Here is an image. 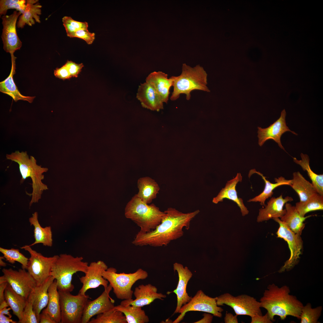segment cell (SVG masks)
<instances>
[{"mask_svg":"<svg viewBox=\"0 0 323 323\" xmlns=\"http://www.w3.org/2000/svg\"><path fill=\"white\" fill-rule=\"evenodd\" d=\"M161 223L154 230L146 233L138 232L132 243L137 246L149 245L160 247L167 245L184 234L183 229L190 228L191 221L199 214L197 210L183 213L175 208H169L164 211Z\"/></svg>","mask_w":323,"mask_h":323,"instance_id":"obj_1","label":"cell"},{"mask_svg":"<svg viewBox=\"0 0 323 323\" xmlns=\"http://www.w3.org/2000/svg\"><path fill=\"white\" fill-rule=\"evenodd\" d=\"M289 286L278 287L273 283L269 284L260 300V307L265 309L270 319L273 322L275 316L284 320L287 316L300 320L303 303L296 297L290 294Z\"/></svg>","mask_w":323,"mask_h":323,"instance_id":"obj_2","label":"cell"},{"mask_svg":"<svg viewBox=\"0 0 323 323\" xmlns=\"http://www.w3.org/2000/svg\"><path fill=\"white\" fill-rule=\"evenodd\" d=\"M6 157L7 159L18 164L22 176L21 184L27 178L30 177L32 180V191L29 194L32 196L29 204L30 207L33 203L38 202L41 198L43 192L48 189L47 185L42 181L44 178L43 173L47 172L48 169L37 164L35 158L31 156L29 157L26 151H16L10 154H7Z\"/></svg>","mask_w":323,"mask_h":323,"instance_id":"obj_3","label":"cell"},{"mask_svg":"<svg viewBox=\"0 0 323 323\" xmlns=\"http://www.w3.org/2000/svg\"><path fill=\"white\" fill-rule=\"evenodd\" d=\"M164 214L154 204L149 205L135 194L127 204L124 215L140 228L139 232H148L154 229L161 223Z\"/></svg>","mask_w":323,"mask_h":323,"instance_id":"obj_4","label":"cell"},{"mask_svg":"<svg viewBox=\"0 0 323 323\" xmlns=\"http://www.w3.org/2000/svg\"><path fill=\"white\" fill-rule=\"evenodd\" d=\"M207 76L206 72L199 65L192 68L183 63L181 74L178 76L171 77L173 89L170 100H176L181 94H185L186 99L189 100L191 93L194 90L209 92L206 86Z\"/></svg>","mask_w":323,"mask_h":323,"instance_id":"obj_5","label":"cell"},{"mask_svg":"<svg viewBox=\"0 0 323 323\" xmlns=\"http://www.w3.org/2000/svg\"><path fill=\"white\" fill-rule=\"evenodd\" d=\"M82 257H74L66 254H61L54 263L50 273L56 280L58 291L72 292L74 289L72 283L73 275L77 272H86L88 263Z\"/></svg>","mask_w":323,"mask_h":323,"instance_id":"obj_6","label":"cell"},{"mask_svg":"<svg viewBox=\"0 0 323 323\" xmlns=\"http://www.w3.org/2000/svg\"><path fill=\"white\" fill-rule=\"evenodd\" d=\"M102 275L109 283L116 297L124 300L132 299V286L138 280L146 279L148 273L141 268L132 273H118L116 269L111 267L104 271Z\"/></svg>","mask_w":323,"mask_h":323,"instance_id":"obj_7","label":"cell"},{"mask_svg":"<svg viewBox=\"0 0 323 323\" xmlns=\"http://www.w3.org/2000/svg\"><path fill=\"white\" fill-rule=\"evenodd\" d=\"M61 309V323H81L85 307L90 298L78 293L58 291Z\"/></svg>","mask_w":323,"mask_h":323,"instance_id":"obj_8","label":"cell"},{"mask_svg":"<svg viewBox=\"0 0 323 323\" xmlns=\"http://www.w3.org/2000/svg\"><path fill=\"white\" fill-rule=\"evenodd\" d=\"M273 219L279 225L276 232L277 237L283 239L287 242L290 251L289 258L278 271L279 273H281L291 270L298 264L302 253L303 243L301 235L292 231L279 218Z\"/></svg>","mask_w":323,"mask_h":323,"instance_id":"obj_9","label":"cell"},{"mask_svg":"<svg viewBox=\"0 0 323 323\" xmlns=\"http://www.w3.org/2000/svg\"><path fill=\"white\" fill-rule=\"evenodd\" d=\"M216 298L218 306L225 304L231 307L237 316L247 315L251 317L256 315H262L259 301L250 295L242 294L234 296L226 293Z\"/></svg>","mask_w":323,"mask_h":323,"instance_id":"obj_10","label":"cell"},{"mask_svg":"<svg viewBox=\"0 0 323 323\" xmlns=\"http://www.w3.org/2000/svg\"><path fill=\"white\" fill-rule=\"evenodd\" d=\"M30 255L27 270L35 281L36 286L43 283L50 276L52 266L58 255L46 257L33 250L29 245L21 247Z\"/></svg>","mask_w":323,"mask_h":323,"instance_id":"obj_11","label":"cell"},{"mask_svg":"<svg viewBox=\"0 0 323 323\" xmlns=\"http://www.w3.org/2000/svg\"><path fill=\"white\" fill-rule=\"evenodd\" d=\"M223 311V309L217 305L216 297H209L202 290H199L189 302L181 307L178 312L180 314L173 323L179 322L183 319L186 313L190 311L203 312L221 318Z\"/></svg>","mask_w":323,"mask_h":323,"instance_id":"obj_12","label":"cell"},{"mask_svg":"<svg viewBox=\"0 0 323 323\" xmlns=\"http://www.w3.org/2000/svg\"><path fill=\"white\" fill-rule=\"evenodd\" d=\"M3 274L0 277V284L7 282L17 293L27 299L36 286V282L26 269L18 270L12 268H4Z\"/></svg>","mask_w":323,"mask_h":323,"instance_id":"obj_13","label":"cell"},{"mask_svg":"<svg viewBox=\"0 0 323 323\" xmlns=\"http://www.w3.org/2000/svg\"><path fill=\"white\" fill-rule=\"evenodd\" d=\"M20 12L14 11L10 15H5L1 17L3 25L1 38L3 48L7 53H10L11 59L15 57V52L19 50L22 42L18 36L16 31V24L18 18L22 14Z\"/></svg>","mask_w":323,"mask_h":323,"instance_id":"obj_14","label":"cell"},{"mask_svg":"<svg viewBox=\"0 0 323 323\" xmlns=\"http://www.w3.org/2000/svg\"><path fill=\"white\" fill-rule=\"evenodd\" d=\"M108 268L107 266L103 261L91 262L89 264L85 275L79 278L82 285L79 293L85 295L89 289L96 288L101 285L104 288H106L109 282L103 278L102 274Z\"/></svg>","mask_w":323,"mask_h":323,"instance_id":"obj_15","label":"cell"},{"mask_svg":"<svg viewBox=\"0 0 323 323\" xmlns=\"http://www.w3.org/2000/svg\"><path fill=\"white\" fill-rule=\"evenodd\" d=\"M112 289V287L109 284L104 288V291L99 297L92 301L89 300L85 307L81 323H89L95 316L106 312L114 308V300L109 296Z\"/></svg>","mask_w":323,"mask_h":323,"instance_id":"obj_16","label":"cell"},{"mask_svg":"<svg viewBox=\"0 0 323 323\" xmlns=\"http://www.w3.org/2000/svg\"><path fill=\"white\" fill-rule=\"evenodd\" d=\"M286 115V112L284 109L281 112L280 118L269 127L265 128L258 127V137L260 146H262L268 140L272 139L278 143L280 148L285 150L281 141L282 135L286 132H290L293 134L298 135L295 132L291 131L287 126L285 120Z\"/></svg>","mask_w":323,"mask_h":323,"instance_id":"obj_17","label":"cell"},{"mask_svg":"<svg viewBox=\"0 0 323 323\" xmlns=\"http://www.w3.org/2000/svg\"><path fill=\"white\" fill-rule=\"evenodd\" d=\"M173 268L174 271H176L178 273V282L176 289L173 292H168L167 293L174 292L176 295L177 304L173 313L174 314L178 313L181 307L189 302L192 298L187 293L186 288L193 274L187 267H184L182 264L178 263L173 264Z\"/></svg>","mask_w":323,"mask_h":323,"instance_id":"obj_18","label":"cell"},{"mask_svg":"<svg viewBox=\"0 0 323 323\" xmlns=\"http://www.w3.org/2000/svg\"><path fill=\"white\" fill-rule=\"evenodd\" d=\"M293 200V198L290 196L283 198L282 194L276 198L272 197L265 208L259 210L257 222H261L271 219L281 218L286 212L285 209H284V205L286 203Z\"/></svg>","mask_w":323,"mask_h":323,"instance_id":"obj_19","label":"cell"},{"mask_svg":"<svg viewBox=\"0 0 323 323\" xmlns=\"http://www.w3.org/2000/svg\"><path fill=\"white\" fill-rule=\"evenodd\" d=\"M157 289L155 286L148 284H141L136 287L133 294L135 298L126 299L129 304L142 307L150 304L156 299L163 300L166 295L157 292Z\"/></svg>","mask_w":323,"mask_h":323,"instance_id":"obj_20","label":"cell"},{"mask_svg":"<svg viewBox=\"0 0 323 323\" xmlns=\"http://www.w3.org/2000/svg\"><path fill=\"white\" fill-rule=\"evenodd\" d=\"M242 176L240 173H237L236 176L228 181L224 188H223L217 196L212 199V202L217 204L222 202L224 199L231 200L235 202L239 207L243 216L247 214L249 211L245 206L242 199L238 198L236 187L237 184L241 182Z\"/></svg>","mask_w":323,"mask_h":323,"instance_id":"obj_21","label":"cell"},{"mask_svg":"<svg viewBox=\"0 0 323 323\" xmlns=\"http://www.w3.org/2000/svg\"><path fill=\"white\" fill-rule=\"evenodd\" d=\"M136 98L145 108L157 111L163 108V102L160 96L152 85L146 82L139 86Z\"/></svg>","mask_w":323,"mask_h":323,"instance_id":"obj_22","label":"cell"},{"mask_svg":"<svg viewBox=\"0 0 323 323\" xmlns=\"http://www.w3.org/2000/svg\"><path fill=\"white\" fill-rule=\"evenodd\" d=\"M146 82L153 87L163 103H167L170 89L173 84L171 77L168 78V75L161 71H154L146 77Z\"/></svg>","mask_w":323,"mask_h":323,"instance_id":"obj_23","label":"cell"},{"mask_svg":"<svg viewBox=\"0 0 323 323\" xmlns=\"http://www.w3.org/2000/svg\"><path fill=\"white\" fill-rule=\"evenodd\" d=\"M54 280V278L51 275L42 284L36 286L30 294L33 300V310L39 323L40 314L48 303V287Z\"/></svg>","mask_w":323,"mask_h":323,"instance_id":"obj_24","label":"cell"},{"mask_svg":"<svg viewBox=\"0 0 323 323\" xmlns=\"http://www.w3.org/2000/svg\"><path fill=\"white\" fill-rule=\"evenodd\" d=\"M257 173L260 176L265 183V187L263 191L259 195L255 197L249 199L248 202H259L262 205L265 206V202L266 200L271 197L273 194V190L279 186L282 185H290L291 179L287 180L284 177L281 176L275 179V183H272L267 180L263 174L257 171L255 169L250 170L249 174L250 177L254 173Z\"/></svg>","mask_w":323,"mask_h":323,"instance_id":"obj_25","label":"cell"},{"mask_svg":"<svg viewBox=\"0 0 323 323\" xmlns=\"http://www.w3.org/2000/svg\"><path fill=\"white\" fill-rule=\"evenodd\" d=\"M286 212L280 219L294 233L301 235L305 227V220L312 215L302 217L296 210L295 206L287 202L285 205Z\"/></svg>","mask_w":323,"mask_h":323,"instance_id":"obj_26","label":"cell"},{"mask_svg":"<svg viewBox=\"0 0 323 323\" xmlns=\"http://www.w3.org/2000/svg\"><path fill=\"white\" fill-rule=\"evenodd\" d=\"M15 60H11V70L9 76L0 82V91L10 96L15 102L21 100L31 103L35 97L26 96L21 94L14 82L13 76L15 73Z\"/></svg>","mask_w":323,"mask_h":323,"instance_id":"obj_27","label":"cell"},{"mask_svg":"<svg viewBox=\"0 0 323 323\" xmlns=\"http://www.w3.org/2000/svg\"><path fill=\"white\" fill-rule=\"evenodd\" d=\"M42 7L38 0H27L25 10L19 17L17 27L22 28L26 25L32 26L36 22L40 23Z\"/></svg>","mask_w":323,"mask_h":323,"instance_id":"obj_28","label":"cell"},{"mask_svg":"<svg viewBox=\"0 0 323 323\" xmlns=\"http://www.w3.org/2000/svg\"><path fill=\"white\" fill-rule=\"evenodd\" d=\"M29 222L31 226L34 228V242L31 245L32 246L36 244L42 243L43 245L51 247L53 244L52 233L50 226L43 228L40 225L38 220V213L35 212L31 217L29 218Z\"/></svg>","mask_w":323,"mask_h":323,"instance_id":"obj_29","label":"cell"},{"mask_svg":"<svg viewBox=\"0 0 323 323\" xmlns=\"http://www.w3.org/2000/svg\"><path fill=\"white\" fill-rule=\"evenodd\" d=\"M298 194L300 202L304 201L317 193L312 184L307 180L299 171L293 173L290 185Z\"/></svg>","mask_w":323,"mask_h":323,"instance_id":"obj_30","label":"cell"},{"mask_svg":"<svg viewBox=\"0 0 323 323\" xmlns=\"http://www.w3.org/2000/svg\"><path fill=\"white\" fill-rule=\"evenodd\" d=\"M141 307L129 304L125 299L122 301L120 304L115 306L114 308L123 313L127 323H148L149 318Z\"/></svg>","mask_w":323,"mask_h":323,"instance_id":"obj_31","label":"cell"},{"mask_svg":"<svg viewBox=\"0 0 323 323\" xmlns=\"http://www.w3.org/2000/svg\"><path fill=\"white\" fill-rule=\"evenodd\" d=\"M137 185L138 192L137 195L147 204L151 203L156 198L160 189L155 180L149 177L140 178L138 180Z\"/></svg>","mask_w":323,"mask_h":323,"instance_id":"obj_32","label":"cell"},{"mask_svg":"<svg viewBox=\"0 0 323 323\" xmlns=\"http://www.w3.org/2000/svg\"><path fill=\"white\" fill-rule=\"evenodd\" d=\"M48 302L47 307L44 309L56 323H60L61 315L60 295L55 279L48 287Z\"/></svg>","mask_w":323,"mask_h":323,"instance_id":"obj_33","label":"cell"},{"mask_svg":"<svg viewBox=\"0 0 323 323\" xmlns=\"http://www.w3.org/2000/svg\"><path fill=\"white\" fill-rule=\"evenodd\" d=\"M5 300L12 310L13 313L20 321L26 305L27 299L17 293L8 284L4 291Z\"/></svg>","mask_w":323,"mask_h":323,"instance_id":"obj_34","label":"cell"},{"mask_svg":"<svg viewBox=\"0 0 323 323\" xmlns=\"http://www.w3.org/2000/svg\"><path fill=\"white\" fill-rule=\"evenodd\" d=\"M300 155L301 160H298L294 157L293 161L300 165L303 170L307 171L317 192L323 196V174H318L313 171L310 166V159L307 155L301 153Z\"/></svg>","mask_w":323,"mask_h":323,"instance_id":"obj_35","label":"cell"},{"mask_svg":"<svg viewBox=\"0 0 323 323\" xmlns=\"http://www.w3.org/2000/svg\"><path fill=\"white\" fill-rule=\"evenodd\" d=\"M295 207L300 215L305 217L307 213L323 210V196L318 193L314 194L308 199L295 203Z\"/></svg>","mask_w":323,"mask_h":323,"instance_id":"obj_36","label":"cell"},{"mask_svg":"<svg viewBox=\"0 0 323 323\" xmlns=\"http://www.w3.org/2000/svg\"><path fill=\"white\" fill-rule=\"evenodd\" d=\"M89 323H127L125 316L120 311L114 308L92 318Z\"/></svg>","mask_w":323,"mask_h":323,"instance_id":"obj_37","label":"cell"},{"mask_svg":"<svg viewBox=\"0 0 323 323\" xmlns=\"http://www.w3.org/2000/svg\"><path fill=\"white\" fill-rule=\"evenodd\" d=\"M323 307L319 306L312 308L310 303L304 305L301 311L300 320L301 323H318L321 315Z\"/></svg>","mask_w":323,"mask_h":323,"instance_id":"obj_38","label":"cell"},{"mask_svg":"<svg viewBox=\"0 0 323 323\" xmlns=\"http://www.w3.org/2000/svg\"><path fill=\"white\" fill-rule=\"evenodd\" d=\"M0 252L6 261L12 264L15 262H18L21 264L22 268L27 269L29 259L21 253L19 249L14 248L7 249L0 247Z\"/></svg>","mask_w":323,"mask_h":323,"instance_id":"obj_39","label":"cell"},{"mask_svg":"<svg viewBox=\"0 0 323 323\" xmlns=\"http://www.w3.org/2000/svg\"><path fill=\"white\" fill-rule=\"evenodd\" d=\"M26 3L25 0H1L0 16L6 15L8 10L10 9H15L22 13L25 10Z\"/></svg>","mask_w":323,"mask_h":323,"instance_id":"obj_40","label":"cell"},{"mask_svg":"<svg viewBox=\"0 0 323 323\" xmlns=\"http://www.w3.org/2000/svg\"><path fill=\"white\" fill-rule=\"evenodd\" d=\"M19 323H39L33 307V300L30 294L27 299L26 305L23 310L21 320Z\"/></svg>","mask_w":323,"mask_h":323,"instance_id":"obj_41","label":"cell"},{"mask_svg":"<svg viewBox=\"0 0 323 323\" xmlns=\"http://www.w3.org/2000/svg\"><path fill=\"white\" fill-rule=\"evenodd\" d=\"M95 36L94 33L90 32L88 29L78 30L75 33V37L82 39L89 45L93 43L95 38Z\"/></svg>","mask_w":323,"mask_h":323,"instance_id":"obj_42","label":"cell"},{"mask_svg":"<svg viewBox=\"0 0 323 323\" xmlns=\"http://www.w3.org/2000/svg\"><path fill=\"white\" fill-rule=\"evenodd\" d=\"M65 65L72 77H77L84 66L82 63L77 64L69 60H68Z\"/></svg>","mask_w":323,"mask_h":323,"instance_id":"obj_43","label":"cell"},{"mask_svg":"<svg viewBox=\"0 0 323 323\" xmlns=\"http://www.w3.org/2000/svg\"><path fill=\"white\" fill-rule=\"evenodd\" d=\"M62 22L69 24L77 30L88 29V23L86 22H80L73 19L71 17L65 16L62 18Z\"/></svg>","mask_w":323,"mask_h":323,"instance_id":"obj_44","label":"cell"},{"mask_svg":"<svg viewBox=\"0 0 323 323\" xmlns=\"http://www.w3.org/2000/svg\"><path fill=\"white\" fill-rule=\"evenodd\" d=\"M54 74L56 77L63 80L68 79L72 77L65 64L54 70Z\"/></svg>","mask_w":323,"mask_h":323,"instance_id":"obj_45","label":"cell"},{"mask_svg":"<svg viewBox=\"0 0 323 323\" xmlns=\"http://www.w3.org/2000/svg\"><path fill=\"white\" fill-rule=\"evenodd\" d=\"M251 323H272L267 313L264 315H256L251 317Z\"/></svg>","mask_w":323,"mask_h":323,"instance_id":"obj_46","label":"cell"},{"mask_svg":"<svg viewBox=\"0 0 323 323\" xmlns=\"http://www.w3.org/2000/svg\"><path fill=\"white\" fill-rule=\"evenodd\" d=\"M39 323H56L50 315L43 309L39 316Z\"/></svg>","mask_w":323,"mask_h":323,"instance_id":"obj_47","label":"cell"},{"mask_svg":"<svg viewBox=\"0 0 323 323\" xmlns=\"http://www.w3.org/2000/svg\"><path fill=\"white\" fill-rule=\"evenodd\" d=\"M63 23L67 36L71 38L75 37V33L77 30L68 23L65 22Z\"/></svg>","mask_w":323,"mask_h":323,"instance_id":"obj_48","label":"cell"},{"mask_svg":"<svg viewBox=\"0 0 323 323\" xmlns=\"http://www.w3.org/2000/svg\"><path fill=\"white\" fill-rule=\"evenodd\" d=\"M237 315H234L232 313L226 312L224 318L225 323H238Z\"/></svg>","mask_w":323,"mask_h":323,"instance_id":"obj_49","label":"cell"},{"mask_svg":"<svg viewBox=\"0 0 323 323\" xmlns=\"http://www.w3.org/2000/svg\"><path fill=\"white\" fill-rule=\"evenodd\" d=\"M8 283L5 282L0 284V303L5 300L4 291Z\"/></svg>","mask_w":323,"mask_h":323,"instance_id":"obj_50","label":"cell"},{"mask_svg":"<svg viewBox=\"0 0 323 323\" xmlns=\"http://www.w3.org/2000/svg\"><path fill=\"white\" fill-rule=\"evenodd\" d=\"M203 317L200 320L195 323H211L213 318V315L210 313H204Z\"/></svg>","mask_w":323,"mask_h":323,"instance_id":"obj_51","label":"cell"},{"mask_svg":"<svg viewBox=\"0 0 323 323\" xmlns=\"http://www.w3.org/2000/svg\"><path fill=\"white\" fill-rule=\"evenodd\" d=\"M0 323H16V322L12 320L11 318L5 315L0 314Z\"/></svg>","mask_w":323,"mask_h":323,"instance_id":"obj_52","label":"cell"},{"mask_svg":"<svg viewBox=\"0 0 323 323\" xmlns=\"http://www.w3.org/2000/svg\"><path fill=\"white\" fill-rule=\"evenodd\" d=\"M11 310L10 307L7 308H5L2 310H0V314H2L4 315H7L9 317L11 318V315L10 314L9 311Z\"/></svg>","mask_w":323,"mask_h":323,"instance_id":"obj_53","label":"cell"},{"mask_svg":"<svg viewBox=\"0 0 323 323\" xmlns=\"http://www.w3.org/2000/svg\"><path fill=\"white\" fill-rule=\"evenodd\" d=\"M9 307V305L7 304V303L5 300L0 303V310H2L3 309L7 307Z\"/></svg>","mask_w":323,"mask_h":323,"instance_id":"obj_54","label":"cell"},{"mask_svg":"<svg viewBox=\"0 0 323 323\" xmlns=\"http://www.w3.org/2000/svg\"><path fill=\"white\" fill-rule=\"evenodd\" d=\"M4 258L3 256H0V265L1 266L5 267L6 266V263H5L3 261V259Z\"/></svg>","mask_w":323,"mask_h":323,"instance_id":"obj_55","label":"cell"}]
</instances>
